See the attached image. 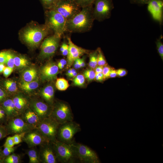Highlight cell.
<instances>
[{
	"mask_svg": "<svg viewBox=\"0 0 163 163\" xmlns=\"http://www.w3.org/2000/svg\"><path fill=\"white\" fill-rule=\"evenodd\" d=\"M58 72L57 65L53 62H49L41 68L40 70L41 77L44 80L52 81L56 78Z\"/></svg>",
	"mask_w": 163,
	"mask_h": 163,
	"instance_id": "obj_18",
	"label": "cell"
},
{
	"mask_svg": "<svg viewBox=\"0 0 163 163\" xmlns=\"http://www.w3.org/2000/svg\"><path fill=\"white\" fill-rule=\"evenodd\" d=\"M117 76L116 70L113 69L111 68L110 75L109 78H114Z\"/></svg>",
	"mask_w": 163,
	"mask_h": 163,
	"instance_id": "obj_50",
	"label": "cell"
},
{
	"mask_svg": "<svg viewBox=\"0 0 163 163\" xmlns=\"http://www.w3.org/2000/svg\"><path fill=\"white\" fill-rule=\"evenodd\" d=\"M81 8L93 5L95 0H73Z\"/></svg>",
	"mask_w": 163,
	"mask_h": 163,
	"instance_id": "obj_36",
	"label": "cell"
},
{
	"mask_svg": "<svg viewBox=\"0 0 163 163\" xmlns=\"http://www.w3.org/2000/svg\"><path fill=\"white\" fill-rule=\"evenodd\" d=\"M73 84L76 86H82L85 82V78L81 74L77 75L72 79Z\"/></svg>",
	"mask_w": 163,
	"mask_h": 163,
	"instance_id": "obj_33",
	"label": "cell"
},
{
	"mask_svg": "<svg viewBox=\"0 0 163 163\" xmlns=\"http://www.w3.org/2000/svg\"><path fill=\"white\" fill-rule=\"evenodd\" d=\"M14 66L18 68H23L29 65L28 60L24 56H14Z\"/></svg>",
	"mask_w": 163,
	"mask_h": 163,
	"instance_id": "obj_26",
	"label": "cell"
},
{
	"mask_svg": "<svg viewBox=\"0 0 163 163\" xmlns=\"http://www.w3.org/2000/svg\"><path fill=\"white\" fill-rule=\"evenodd\" d=\"M7 119L5 111L1 106H0V123L4 122Z\"/></svg>",
	"mask_w": 163,
	"mask_h": 163,
	"instance_id": "obj_43",
	"label": "cell"
},
{
	"mask_svg": "<svg viewBox=\"0 0 163 163\" xmlns=\"http://www.w3.org/2000/svg\"><path fill=\"white\" fill-rule=\"evenodd\" d=\"M51 31L45 24L43 25L33 26L25 28L22 34L24 41L30 46H38L43 39Z\"/></svg>",
	"mask_w": 163,
	"mask_h": 163,
	"instance_id": "obj_2",
	"label": "cell"
},
{
	"mask_svg": "<svg viewBox=\"0 0 163 163\" xmlns=\"http://www.w3.org/2000/svg\"><path fill=\"white\" fill-rule=\"evenodd\" d=\"M19 115L27 108L28 102L27 99L21 95H16L12 98Z\"/></svg>",
	"mask_w": 163,
	"mask_h": 163,
	"instance_id": "obj_21",
	"label": "cell"
},
{
	"mask_svg": "<svg viewBox=\"0 0 163 163\" xmlns=\"http://www.w3.org/2000/svg\"><path fill=\"white\" fill-rule=\"evenodd\" d=\"M79 61L81 67L82 68L85 67V64L84 58H79Z\"/></svg>",
	"mask_w": 163,
	"mask_h": 163,
	"instance_id": "obj_56",
	"label": "cell"
},
{
	"mask_svg": "<svg viewBox=\"0 0 163 163\" xmlns=\"http://www.w3.org/2000/svg\"><path fill=\"white\" fill-rule=\"evenodd\" d=\"M75 151L78 163H99L100 161L97 153L94 150L82 144L75 141L71 144Z\"/></svg>",
	"mask_w": 163,
	"mask_h": 163,
	"instance_id": "obj_6",
	"label": "cell"
},
{
	"mask_svg": "<svg viewBox=\"0 0 163 163\" xmlns=\"http://www.w3.org/2000/svg\"><path fill=\"white\" fill-rule=\"evenodd\" d=\"M104 66L102 73L105 79L109 78L111 68L105 65Z\"/></svg>",
	"mask_w": 163,
	"mask_h": 163,
	"instance_id": "obj_41",
	"label": "cell"
},
{
	"mask_svg": "<svg viewBox=\"0 0 163 163\" xmlns=\"http://www.w3.org/2000/svg\"><path fill=\"white\" fill-rule=\"evenodd\" d=\"M40 146L39 152L40 163H56L58 162L51 142H48Z\"/></svg>",
	"mask_w": 163,
	"mask_h": 163,
	"instance_id": "obj_14",
	"label": "cell"
},
{
	"mask_svg": "<svg viewBox=\"0 0 163 163\" xmlns=\"http://www.w3.org/2000/svg\"><path fill=\"white\" fill-rule=\"evenodd\" d=\"M76 71V70L74 69H70L68 70L66 75L68 77L71 74Z\"/></svg>",
	"mask_w": 163,
	"mask_h": 163,
	"instance_id": "obj_55",
	"label": "cell"
},
{
	"mask_svg": "<svg viewBox=\"0 0 163 163\" xmlns=\"http://www.w3.org/2000/svg\"><path fill=\"white\" fill-rule=\"evenodd\" d=\"M162 37L161 36L160 38L157 39L156 42L157 49L159 55L161 59L163 60V44L161 41Z\"/></svg>",
	"mask_w": 163,
	"mask_h": 163,
	"instance_id": "obj_38",
	"label": "cell"
},
{
	"mask_svg": "<svg viewBox=\"0 0 163 163\" xmlns=\"http://www.w3.org/2000/svg\"><path fill=\"white\" fill-rule=\"evenodd\" d=\"M20 87L24 91L29 92L37 88L39 83L37 81L34 80L30 82L22 81L19 84Z\"/></svg>",
	"mask_w": 163,
	"mask_h": 163,
	"instance_id": "obj_25",
	"label": "cell"
},
{
	"mask_svg": "<svg viewBox=\"0 0 163 163\" xmlns=\"http://www.w3.org/2000/svg\"><path fill=\"white\" fill-rule=\"evenodd\" d=\"M81 130L79 124L73 120L60 124L57 131V139L71 144L74 141L75 134Z\"/></svg>",
	"mask_w": 163,
	"mask_h": 163,
	"instance_id": "obj_5",
	"label": "cell"
},
{
	"mask_svg": "<svg viewBox=\"0 0 163 163\" xmlns=\"http://www.w3.org/2000/svg\"><path fill=\"white\" fill-rule=\"evenodd\" d=\"M43 6L46 9L53 8L56 3V0H40Z\"/></svg>",
	"mask_w": 163,
	"mask_h": 163,
	"instance_id": "obj_37",
	"label": "cell"
},
{
	"mask_svg": "<svg viewBox=\"0 0 163 163\" xmlns=\"http://www.w3.org/2000/svg\"><path fill=\"white\" fill-rule=\"evenodd\" d=\"M8 133L6 127L0 125V140L6 136Z\"/></svg>",
	"mask_w": 163,
	"mask_h": 163,
	"instance_id": "obj_42",
	"label": "cell"
},
{
	"mask_svg": "<svg viewBox=\"0 0 163 163\" xmlns=\"http://www.w3.org/2000/svg\"><path fill=\"white\" fill-rule=\"evenodd\" d=\"M81 8L73 0H61L57 1L52 9L59 13L67 20L78 13Z\"/></svg>",
	"mask_w": 163,
	"mask_h": 163,
	"instance_id": "obj_10",
	"label": "cell"
},
{
	"mask_svg": "<svg viewBox=\"0 0 163 163\" xmlns=\"http://www.w3.org/2000/svg\"><path fill=\"white\" fill-rule=\"evenodd\" d=\"M25 133L15 134L12 136L15 145H18L22 142L23 138Z\"/></svg>",
	"mask_w": 163,
	"mask_h": 163,
	"instance_id": "obj_39",
	"label": "cell"
},
{
	"mask_svg": "<svg viewBox=\"0 0 163 163\" xmlns=\"http://www.w3.org/2000/svg\"><path fill=\"white\" fill-rule=\"evenodd\" d=\"M65 65H61L59 66H58L59 69H62L64 67Z\"/></svg>",
	"mask_w": 163,
	"mask_h": 163,
	"instance_id": "obj_59",
	"label": "cell"
},
{
	"mask_svg": "<svg viewBox=\"0 0 163 163\" xmlns=\"http://www.w3.org/2000/svg\"><path fill=\"white\" fill-rule=\"evenodd\" d=\"M98 56L97 60V65L104 66L106 65L107 62L105 57L100 48L97 49Z\"/></svg>",
	"mask_w": 163,
	"mask_h": 163,
	"instance_id": "obj_34",
	"label": "cell"
},
{
	"mask_svg": "<svg viewBox=\"0 0 163 163\" xmlns=\"http://www.w3.org/2000/svg\"><path fill=\"white\" fill-rule=\"evenodd\" d=\"M133 2L138 4H148L150 0H131Z\"/></svg>",
	"mask_w": 163,
	"mask_h": 163,
	"instance_id": "obj_51",
	"label": "cell"
},
{
	"mask_svg": "<svg viewBox=\"0 0 163 163\" xmlns=\"http://www.w3.org/2000/svg\"><path fill=\"white\" fill-rule=\"evenodd\" d=\"M3 85L6 90L10 92H15L18 90L17 84L10 79H6L3 82Z\"/></svg>",
	"mask_w": 163,
	"mask_h": 163,
	"instance_id": "obj_27",
	"label": "cell"
},
{
	"mask_svg": "<svg viewBox=\"0 0 163 163\" xmlns=\"http://www.w3.org/2000/svg\"><path fill=\"white\" fill-rule=\"evenodd\" d=\"M68 42V53L67 56L68 67H70L73 64L74 61L82 55L87 54L89 51L78 46L74 44L69 37H67Z\"/></svg>",
	"mask_w": 163,
	"mask_h": 163,
	"instance_id": "obj_15",
	"label": "cell"
},
{
	"mask_svg": "<svg viewBox=\"0 0 163 163\" xmlns=\"http://www.w3.org/2000/svg\"><path fill=\"white\" fill-rule=\"evenodd\" d=\"M29 158V163H40L39 150L35 147L29 148L26 151Z\"/></svg>",
	"mask_w": 163,
	"mask_h": 163,
	"instance_id": "obj_24",
	"label": "cell"
},
{
	"mask_svg": "<svg viewBox=\"0 0 163 163\" xmlns=\"http://www.w3.org/2000/svg\"><path fill=\"white\" fill-rule=\"evenodd\" d=\"M5 67L4 63H0V74L3 73Z\"/></svg>",
	"mask_w": 163,
	"mask_h": 163,
	"instance_id": "obj_57",
	"label": "cell"
},
{
	"mask_svg": "<svg viewBox=\"0 0 163 163\" xmlns=\"http://www.w3.org/2000/svg\"><path fill=\"white\" fill-rule=\"evenodd\" d=\"M1 106L5 111L8 120L19 115L12 98H6L2 102Z\"/></svg>",
	"mask_w": 163,
	"mask_h": 163,
	"instance_id": "obj_20",
	"label": "cell"
},
{
	"mask_svg": "<svg viewBox=\"0 0 163 163\" xmlns=\"http://www.w3.org/2000/svg\"><path fill=\"white\" fill-rule=\"evenodd\" d=\"M29 148L40 146L50 142L46 140L37 129L26 132L23 138Z\"/></svg>",
	"mask_w": 163,
	"mask_h": 163,
	"instance_id": "obj_13",
	"label": "cell"
},
{
	"mask_svg": "<svg viewBox=\"0 0 163 163\" xmlns=\"http://www.w3.org/2000/svg\"><path fill=\"white\" fill-rule=\"evenodd\" d=\"M2 148H1V147H0V157L1 156V152H2Z\"/></svg>",
	"mask_w": 163,
	"mask_h": 163,
	"instance_id": "obj_61",
	"label": "cell"
},
{
	"mask_svg": "<svg viewBox=\"0 0 163 163\" xmlns=\"http://www.w3.org/2000/svg\"><path fill=\"white\" fill-rule=\"evenodd\" d=\"M8 121L6 128L8 134L14 135L25 133L34 129L26 123L19 115L9 119Z\"/></svg>",
	"mask_w": 163,
	"mask_h": 163,
	"instance_id": "obj_12",
	"label": "cell"
},
{
	"mask_svg": "<svg viewBox=\"0 0 163 163\" xmlns=\"http://www.w3.org/2000/svg\"><path fill=\"white\" fill-rule=\"evenodd\" d=\"M18 146H14L12 147H4L2 150L0 158L4 159L12 153L14 152Z\"/></svg>",
	"mask_w": 163,
	"mask_h": 163,
	"instance_id": "obj_31",
	"label": "cell"
},
{
	"mask_svg": "<svg viewBox=\"0 0 163 163\" xmlns=\"http://www.w3.org/2000/svg\"><path fill=\"white\" fill-rule=\"evenodd\" d=\"M30 107L38 115L41 120L50 116L52 106L41 100L32 101L30 104Z\"/></svg>",
	"mask_w": 163,
	"mask_h": 163,
	"instance_id": "obj_16",
	"label": "cell"
},
{
	"mask_svg": "<svg viewBox=\"0 0 163 163\" xmlns=\"http://www.w3.org/2000/svg\"><path fill=\"white\" fill-rule=\"evenodd\" d=\"M58 162L62 163H78L73 148L57 139L51 142Z\"/></svg>",
	"mask_w": 163,
	"mask_h": 163,
	"instance_id": "obj_3",
	"label": "cell"
},
{
	"mask_svg": "<svg viewBox=\"0 0 163 163\" xmlns=\"http://www.w3.org/2000/svg\"><path fill=\"white\" fill-rule=\"evenodd\" d=\"M59 0H56V2L57 1H59Z\"/></svg>",
	"mask_w": 163,
	"mask_h": 163,
	"instance_id": "obj_62",
	"label": "cell"
},
{
	"mask_svg": "<svg viewBox=\"0 0 163 163\" xmlns=\"http://www.w3.org/2000/svg\"><path fill=\"white\" fill-rule=\"evenodd\" d=\"M4 159L0 158V163H4Z\"/></svg>",
	"mask_w": 163,
	"mask_h": 163,
	"instance_id": "obj_60",
	"label": "cell"
},
{
	"mask_svg": "<svg viewBox=\"0 0 163 163\" xmlns=\"http://www.w3.org/2000/svg\"><path fill=\"white\" fill-rule=\"evenodd\" d=\"M60 38L53 34L45 38L41 46L40 57L44 59L53 56L57 49Z\"/></svg>",
	"mask_w": 163,
	"mask_h": 163,
	"instance_id": "obj_11",
	"label": "cell"
},
{
	"mask_svg": "<svg viewBox=\"0 0 163 163\" xmlns=\"http://www.w3.org/2000/svg\"><path fill=\"white\" fill-rule=\"evenodd\" d=\"M46 24L54 35L61 38L66 31V19L59 13L53 9H49L45 13Z\"/></svg>",
	"mask_w": 163,
	"mask_h": 163,
	"instance_id": "obj_4",
	"label": "cell"
},
{
	"mask_svg": "<svg viewBox=\"0 0 163 163\" xmlns=\"http://www.w3.org/2000/svg\"><path fill=\"white\" fill-rule=\"evenodd\" d=\"M117 76L123 77L126 76L127 74V70L124 69L120 68L116 70Z\"/></svg>",
	"mask_w": 163,
	"mask_h": 163,
	"instance_id": "obj_44",
	"label": "cell"
},
{
	"mask_svg": "<svg viewBox=\"0 0 163 163\" xmlns=\"http://www.w3.org/2000/svg\"><path fill=\"white\" fill-rule=\"evenodd\" d=\"M77 75V73L76 72H74L72 73L70 75H69L68 77H69V78H74Z\"/></svg>",
	"mask_w": 163,
	"mask_h": 163,
	"instance_id": "obj_58",
	"label": "cell"
},
{
	"mask_svg": "<svg viewBox=\"0 0 163 163\" xmlns=\"http://www.w3.org/2000/svg\"><path fill=\"white\" fill-rule=\"evenodd\" d=\"M59 124L51 116L41 121L37 129L50 142L57 139V134Z\"/></svg>",
	"mask_w": 163,
	"mask_h": 163,
	"instance_id": "obj_7",
	"label": "cell"
},
{
	"mask_svg": "<svg viewBox=\"0 0 163 163\" xmlns=\"http://www.w3.org/2000/svg\"><path fill=\"white\" fill-rule=\"evenodd\" d=\"M94 79L98 82L102 81L104 79L102 73H96Z\"/></svg>",
	"mask_w": 163,
	"mask_h": 163,
	"instance_id": "obj_48",
	"label": "cell"
},
{
	"mask_svg": "<svg viewBox=\"0 0 163 163\" xmlns=\"http://www.w3.org/2000/svg\"><path fill=\"white\" fill-rule=\"evenodd\" d=\"M40 94L46 102L49 105L52 106L54 94L53 86L51 85H47L42 90Z\"/></svg>",
	"mask_w": 163,
	"mask_h": 163,
	"instance_id": "obj_22",
	"label": "cell"
},
{
	"mask_svg": "<svg viewBox=\"0 0 163 163\" xmlns=\"http://www.w3.org/2000/svg\"><path fill=\"white\" fill-rule=\"evenodd\" d=\"M67 63V61L64 59H61L58 62L57 66H59L61 65H65Z\"/></svg>",
	"mask_w": 163,
	"mask_h": 163,
	"instance_id": "obj_54",
	"label": "cell"
},
{
	"mask_svg": "<svg viewBox=\"0 0 163 163\" xmlns=\"http://www.w3.org/2000/svg\"><path fill=\"white\" fill-rule=\"evenodd\" d=\"M93 14L94 20L101 21L110 18L114 8L112 0H95Z\"/></svg>",
	"mask_w": 163,
	"mask_h": 163,
	"instance_id": "obj_9",
	"label": "cell"
},
{
	"mask_svg": "<svg viewBox=\"0 0 163 163\" xmlns=\"http://www.w3.org/2000/svg\"><path fill=\"white\" fill-rule=\"evenodd\" d=\"M14 58V55L13 54L8 51L5 63L6 64L7 66L13 69L15 66Z\"/></svg>",
	"mask_w": 163,
	"mask_h": 163,
	"instance_id": "obj_32",
	"label": "cell"
},
{
	"mask_svg": "<svg viewBox=\"0 0 163 163\" xmlns=\"http://www.w3.org/2000/svg\"><path fill=\"white\" fill-rule=\"evenodd\" d=\"M7 95L6 92L0 88V103L7 98Z\"/></svg>",
	"mask_w": 163,
	"mask_h": 163,
	"instance_id": "obj_47",
	"label": "cell"
},
{
	"mask_svg": "<svg viewBox=\"0 0 163 163\" xmlns=\"http://www.w3.org/2000/svg\"><path fill=\"white\" fill-rule=\"evenodd\" d=\"M19 116L26 123L34 129H37L41 121L37 114L30 107L27 108Z\"/></svg>",
	"mask_w": 163,
	"mask_h": 163,
	"instance_id": "obj_19",
	"label": "cell"
},
{
	"mask_svg": "<svg viewBox=\"0 0 163 163\" xmlns=\"http://www.w3.org/2000/svg\"><path fill=\"white\" fill-rule=\"evenodd\" d=\"M37 75V71L34 68H31L25 70L22 75L23 81L30 82L33 81Z\"/></svg>",
	"mask_w": 163,
	"mask_h": 163,
	"instance_id": "obj_23",
	"label": "cell"
},
{
	"mask_svg": "<svg viewBox=\"0 0 163 163\" xmlns=\"http://www.w3.org/2000/svg\"><path fill=\"white\" fill-rule=\"evenodd\" d=\"M79 58L76 59L73 63L74 67L75 69H78L81 68L79 61Z\"/></svg>",
	"mask_w": 163,
	"mask_h": 163,
	"instance_id": "obj_49",
	"label": "cell"
},
{
	"mask_svg": "<svg viewBox=\"0 0 163 163\" xmlns=\"http://www.w3.org/2000/svg\"><path fill=\"white\" fill-rule=\"evenodd\" d=\"M8 51L0 52V63H5Z\"/></svg>",
	"mask_w": 163,
	"mask_h": 163,
	"instance_id": "obj_45",
	"label": "cell"
},
{
	"mask_svg": "<svg viewBox=\"0 0 163 163\" xmlns=\"http://www.w3.org/2000/svg\"><path fill=\"white\" fill-rule=\"evenodd\" d=\"M89 65L92 69H94L97 66V60L98 56L97 49L96 50L90 53Z\"/></svg>",
	"mask_w": 163,
	"mask_h": 163,
	"instance_id": "obj_28",
	"label": "cell"
},
{
	"mask_svg": "<svg viewBox=\"0 0 163 163\" xmlns=\"http://www.w3.org/2000/svg\"><path fill=\"white\" fill-rule=\"evenodd\" d=\"M62 55L63 56H66L68 53V46L67 44L66 45L63 51L61 52Z\"/></svg>",
	"mask_w": 163,
	"mask_h": 163,
	"instance_id": "obj_53",
	"label": "cell"
},
{
	"mask_svg": "<svg viewBox=\"0 0 163 163\" xmlns=\"http://www.w3.org/2000/svg\"><path fill=\"white\" fill-rule=\"evenodd\" d=\"M15 145L12 136H9L7 138L3 146L4 147H12Z\"/></svg>",
	"mask_w": 163,
	"mask_h": 163,
	"instance_id": "obj_40",
	"label": "cell"
},
{
	"mask_svg": "<svg viewBox=\"0 0 163 163\" xmlns=\"http://www.w3.org/2000/svg\"><path fill=\"white\" fill-rule=\"evenodd\" d=\"M56 86L59 90L63 91L66 90L69 86L68 81L63 78H59L57 79Z\"/></svg>",
	"mask_w": 163,
	"mask_h": 163,
	"instance_id": "obj_29",
	"label": "cell"
},
{
	"mask_svg": "<svg viewBox=\"0 0 163 163\" xmlns=\"http://www.w3.org/2000/svg\"><path fill=\"white\" fill-rule=\"evenodd\" d=\"M5 163H19L21 162V156L13 153L6 157L4 160Z\"/></svg>",
	"mask_w": 163,
	"mask_h": 163,
	"instance_id": "obj_30",
	"label": "cell"
},
{
	"mask_svg": "<svg viewBox=\"0 0 163 163\" xmlns=\"http://www.w3.org/2000/svg\"><path fill=\"white\" fill-rule=\"evenodd\" d=\"M50 116L59 124L73 120V115L70 107L67 103L62 101L55 104Z\"/></svg>",
	"mask_w": 163,
	"mask_h": 163,
	"instance_id": "obj_8",
	"label": "cell"
},
{
	"mask_svg": "<svg viewBox=\"0 0 163 163\" xmlns=\"http://www.w3.org/2000/svg\"><path fill=\"white\" fill-rule=\"evenodd\" d=\"M103 69V66H97L95 68V72L96 73H102Z\"/></svg>",
	"mask_w": 163,
	"mask_h": 163,
	"instance_id": "obj_52",
	"label": "cell"
},
{
	"mask_svg": "<svg viewBox=\"0 0 163 163\" xmlns=\"http://www.w3.org/2000/svg\"><path fill=\"white\" fill-rule=\"evenodd\" d=\"M84 76L88 81H92L95 78L96 73L92 69H87L84 72Z\"/></svg>",
	"mask_w": 163,
	"mask_h": 163,
	"instance_id": "obj_35",
	"label": "cell"
},
{
	"mask_svg": "<svg viewBox=\"0 0 163 163\" xmlns=\"http://www.w3.org/2000/svg\"><path fill=\"white\" fill-rule=\"evenodd\" d=\"M13 70V69L7 66L5 67L3 72L4 76L5 78H7L11 74Z\"/></svg>",
	"mask_w": 163,
	"mask_h": 163,
	"instance_id": "obj_46",
	"label": "cell"
},
{
	"mask_svg": "<svg viewBox=\"0 0 163 163\" xmlns=\"http://www.w3.org/2000/svg\"><path fill=\"white\" fill-rule=\"evenodd\" d=\"M147 9L153 18L160 24L162 21L163 0H150L148 3Z\"/></svg>",
	"mask_w": 163,
	"mask_h": 163,
	"instance_id": "obj_17",
	"label": "cell"
},
{
	"mask_svg": "<svg viewBox=\"0 0 163 163\" xmlns=\"http://www.w3.org/2000/svg\"><path fill=\"white\" fill-rule=\"evenodd\" d=\"M93 5L82 8L74 17L66 20V31L84 33L90 30L94 20L93 14Z\"/></svg>",
	"mask_w": 163,
	"mask_h": 163,
	"instance_id": "obj_1",
	"label": "cell"
}]
</instances>
